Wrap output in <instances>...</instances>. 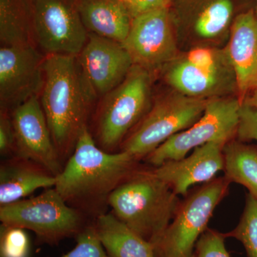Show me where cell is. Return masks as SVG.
I'll use <instances>...</instances> for the list:
<instances>
[{
	"mask_svg": "<svg viewBox=\"0 0 257 257\" xmlns=\"http://www.w3.org/2000/svg\"><path fill=\"white\" fill-rule=\"evenodd\" d=\"M186 60L199 68L211 72H219L215 54L209 49L204 47L194 49L187 54Z\"/></svg>",
	"mask_w": 257,
	"mask_h": 257,
	"instance_id": "29",
	"label": "cell"
},
{
	"mask_svg": "<svg viewBox=\"0 0 257 257\" xmlns=\"http://www.w3.org/2000/svg\"><path fill=\"white\" fill-rule=\"evenodd\" d=\"M148 71L134 65L122 82L104 97L96 119L95 143L117 152L128 133L147 114L150 93Z\"/></svg>",
	"mask_w": 257,
	"mask_h": 257,
	"instance_id": "5",
	"label": "cell"
},
{
	"mask_svg": "<svg viewBox=\"0 0 257 257\" xmlns=\"http://www.w3.org/2000/svg\"><path fill=\"white\" fill-rule=\"evenodd\" d=\"M57 178L42 166L14 155L0 166V207L26 199L37 189L55 187Z\"/></svg>",
	"mask_w": 257,
	"mask_h": 257,
	"instance_id": "16",
	"label": "cell"
},
{
	"mask_svg": "<svg viewBox=\"0 0 257 257\" xmlns=\"http://www.w3.org/2000/svg\"><path fill=\"white\" fill-rule=\"evenodd\" d=\"M94 222L96 234L109 257H156L153 245L112 213H103Z\"/></svg>",
	"mask_w": 257,
	"mask_h": 257,
	"instance_id": "18",
	"label": "cell"
},
{
	"mask_svg": "<svg viewBox=\"0 0 257 257\" xmlns=\"http://www.w3.org/2000/svg\"><path fill=\"white\" fill-rule=\"evenodd\" d=\"M140 162L126 152L103 150L87 126L56 177L55 188L69 206L95 219L105 213L111 193L141 167Z\"/></svg>",
	"mask_w": 257,
	"mask_h": 257,
	"instance_id": "1",
	"label": "cell"
},
{
	"mask_svg": "<svg viewBox=\"0 0 257 257\" xmlns=\"http://www.w3.org/2000/svg\"><path fill=\"white\" fill-rule=\"evenodd\" d=\"M77 57L92 101L119 86L135 65L122 44L92 33Z\"/></svg>",
	"mask_w": 257,
	"mask_h": 257,
	"instance_id": "10",
	"label": "cell"
},
{
	"mask_svg": "<svg viewBox=\"0 0 257 257\" xmlns=\"http://www.w3.org/2000/svg\"><path fill=\"white\" fill-rule=\"evenodd\" d=\"M16 140L17 156L31 160L57 177L63 170L38 96L13 109L11 115Z\"/></svg>",
	"mask_w": 257,
	"mask_h": 257,
	"instance_id": "13",
	"label": "cell"
},
{
	"mask_svg": "<svg viewBox=\"0 0 257 257\" xmlns=\"http://www.w3.org/2000/svg\"><path fill=\"white\" fill-rule=\"evenodd\" d=\"M45 55L36 45L2 46L0 49V99L2 109L16 108L42 92L45 82Z\"/></svg>",
	"mask_w": 257,
	"mask_h": 257,
	"instance_id": "11",
	"label": "cell"
},
{
	"mask_svg": "<svg viewBox=\"0 0 257 257\" xmlns=\"http://www.w3.org/2000/svg\"><path fill=\"white\" fill-rule=\"evenodd\" d=\"M236 136L243 143L257 141V113L246 102H241Z\"/></svg>",
	"mask_w": 257,
	"mask_h": 257,
	"instance_id": "27",
	"label": "cell"
},
{
	"mask_svg": "<svg viewBox=\"0 0 257 257\" xmlns=\"http://www.w3.org/2000/svg\"><path fill=\"white\" fill-rule=\"evenodd\" d=\"M30 243L25 229L1 224L0 257H29Z\"/></svg>",
	"mask_w": 257,
	"mask_h": 257,
	"instance_id": "24",
	"label": "cell"
},
{
	"mask_svg": "<svg viewBox=\"0 0 257 257\" xmlns=\"http://www.w3.org/2000/svg\"><path fill=\"white\" fill-rule=\"evenodd\" d=\"M242 243L247 257H257V199L247 194L239 223L234 229L224 234Z\"/></svg>",
	"mask_w": 257,
	"mask_h": 257,
	"instance_id": "23",
	"label": "cell"
},
{
	"mask_svg": "<svg viewBox=\"0 0 257 257\" xmlns=\"http://www.w3.org/2000/svg\"><path fill=\"white\" fill-rule=\"evenodd\" d=\"M152 169L141 167L111 193L112 214L156 248L181 204Z\"/></svg>",
	"mask_w": 257,
	"mask_h": 257,
	"instance_id": "3",
	"label": "cell"
},
{
	"mask_svg": "<svg viewBox=\"0 0 257 257\" xmlns=\"http://www.w3.org/2000/svg\"><path fill=\"white\" fill-rule=\"evenodd\" d=\"M224 146L216 142L206 144L181 160L167 161L152 167V171L177 195H187L193 186L211 182L224 171Z\"/></svg>",
	"mask_w": 257,
	"mask_h": 257,
	"instance_id": "14",
	"label": "cell"
},
{
	"mask_svg": "<svg viewBox=\"0 0 257 257\" xmlns=\"http://www.w3.org/2000/svg\"><path fill=\"white\" fill-rule=\"evenodd\" d=\"M34 41L45 55L78 56L88 40L77 0H31Z\"/></svg>",
	"mask_w": 257,
	"mask_h": 257,
	"instance_id": "9",
	"label": "cell"
},
{
	"mask_svg": "<svg viewBox=\"0 0 257 257\" xmlns=\"http://www.w3.org/2000/svg\"><path fill=\"white\" fill-rule=\"evenodd\" d=\"M228 57L239 92L244 95L254 91L257 88V15L251 10L235 20Z\"/></svg>",
	"mask_w": 257,
	"mask_h": 257,
	"instance_id": "15",
	"label": "cell"
},
{
	"mask_svg": "<svg viewBox=\"0 0 257 257\" xmlns=\"http://www.w3.org/2000/svg\"><path fill=\"white\" fill-rule=\"evenodd\" d=\"M246 103L257 113V88L253 91L252 97Z\"/></svg>",
	"mask_w": 257,
	"mask_h": 257,
	"instance_id": "31",
	"label": "cell"
},
{
	"mask_svg": "<svg viewBox=\"0 0 257 257\" xmlns=\"http://www.w3.org/2000/svg\"><path fill=\"white\" fill-rule=\"evenodd\" d=\"M2 46L35 45L31 0H0Z\"/></svg>",
	"mask_w": 257,
	"mask_h": 257,
	"instance_id": "19",
	"label": "cell"
},
{
	"mask_svg": "<svg viewBox=\"0 0 257 257\" xmlns=\"http://www.w3.org/2000/svg\"><path fill=\"white\" fill-rule=\"evenodd\" d=\"M226 238L224 234L208 228L198 240L193 257H230L225 246Z\"/></svg>",
	"mask_w": 257,
	"mask_h": 257,
	"instance_id": "26",
	"label": "cell"
},
{
	"mask_svg": "<svg viewBox=\"0 0 257 257\" xmlns=\"http://www.w3.org/2000/svg\"><path fill=\"white\" fill-rule=\"evenodd\" d=\"M75 239L73 249L60 257H109L99 241L93 221Z\"/></svg>",
	"mask_w": 257,
	"mask_h": 257,
	"instance_id": "25",
	"label": "cell"
},
{
	"mask_svg": "<svg viewBox=\"0 0 257 257\" xmlns=\"http://www.w3.org/2000/svg\"><path fill=\"white\" fill-rule=\"evenodd\" d=\"M87 30L123 44L131 28L133 17L121 0H77Z\"/></svg>",
	"mask_w": 257,
	"mask_h": 257,
	"instance_id": "17",
	"label": "cell"
},
{
	"mask_svg": "<svg viewBox=\"0 0 257 257\" xmlns=\"http://www.w3.org/2000/svg\"><path fill=\"white\" fill-rule=\"evenodd\" d=\"M122 45L134 64L148 72L173 60L177 45L167 8L134 18Z\"/></svg>",
	"mask_w": 257,
	"mask_h": 257,
	"instance_id": "12",
	"label": "cell"
},
{
	"mask_svg": "<svg viewBox=\"0 0 257 257\" xmlns=\"http://www.w3.org/2000/svg\"><path fill=\"white\" fill-rule=\"evenodd\" d=\"M16 152V140L12 116L6 109L0 114V154L2 156H14Z\"/></svg>",
	"mask_w": 257,
	"mask_h": 257,
	"instance_id": "28",
	"label": "cell"
},
{
	"mask_svg": "<svg viewBox=\"0 0 257 257\" xmlns=\"http://www.w3.org/2000/svg\"><path fill=\"white\" fill-rule=\"evenodd\" d=\"M87 217L69 206L55 187L0 207L1 224L30 230L36 236V243L51 246L69 238L75 239L90 224Z\"/></svg>",
	"mask_w": 257,
	"mask_h": 257,
	"instance_id": "4",
	"label": "cell"
},
{
	"mask_svg": "<svg viewBox=\"0 0 257 257\" xmlns=\"http://www.w3.org/2000/svg\"><path fill=\"white\" fill-rule=\"evenodd\" d=\"M43 68L42 109L59 156L65 164L87 126L92 101L83 82L77 56L45 55Z\"/></svg>",
	"mask_w": 257,
	"mask_h": 257,
	"instance_id": "2",
	"label": "cell"
},
{
	"mask_svg": "<svg viewBox=\"0 0 257 257\" xmlns=\"http://www.w3.org/2000/svg\"><path fill=\"white\" fill-rule=\"evenodd\" d=\"M224 177L239 184L257 199V147L231 141L224 147Z\"/></svg>",
	"mask_w": 257,
	"mask_h": 257,
	"instance_id": "20",
	"label": "cell"
},
{
	"mask_svg": "<svg viewBox=\"0 0 257 257\" xmlns=\"http://www.w3.org/2000/svg\"><path fill=\"white\" fill-rule=\"evenodd\" d=\"M170 0H128L126 3L133 18L138 15L167 8Z\"/></svg>",
	"mask_w": 257,
	"mask_h": 257,
	"instance_id": "30",
	"label": "cell"
},
{
	"mask_svg": "<svg viewBox=\"0 0 257 257\" xmlns=\"http://www.w3.org/2000/svg\"><path fill=\"white\" fill-rule=\"evenodd\" d=\"M166 79L181 94L191 97L204 98L221 85L220 72L199 68L187 60L174 64Z\"/></svg>",
	"mask_w": 257,
	"mask_h": 257,
	"instance_id": "21",
	"label": "cell"
},
{
	"mask_svg": "<svg viewBox=\"0 0 257 257\" xmlns=\"http://www.w3.org/2000/svg\"><path fill=\"white\" fill-rule=\"evenodd\" d=\"M241 102L238 99H214L195 122L174 135L144 160L157 167L170 160H181L194 149L207 143L227 144L236 135Z\"/></svg>",
	"mask_w": 257,
	"mask_h": 257,
	"instance_id": "8",
	"label": "cell"
},
{
	"mask_svg": "<svg viewBox=\"0 0 257 257\" xmlns=\"http://www.w3.org/2000/svg\"><path fill=\"white\" fill-rule=\"evenodd\" d=\"M121 1L124 2L125 3H126L128 1V0H121Z\"/></svg>",
	"mask_w": 257,
	"mask_h": 257,
	"instance_id": "32",
	"label": "cell"
},
{
	"mask_svg": "<svg viewBox=\"0 0 257 257\" xmlns=\"http://www.w3.org/2000/svg\"><path fill=\"white\" fill-rule=\"evenodd\" d=\"M229 184L224 177L214 179L181 202L155 248V256L193 257L198 240L207 231L214 210L227 194Z\"/></svg>",
	"mask_w": 257,
	"mask_h": 257,
	"instance_id": "7",
	"label": "cell"
},
{
	"mask_svg": "<svg viewBox=\"0 0 257 257\" xmlns=\"http://www.w3.org/2000/svg\"><path fill=\"white\" fill-rule=\"evenodd\" d=\"M208 101L182 94L161 99L126 137L119 151L145 160L169 139L192 126L204 113Z\"/></svg>",
	"mask_w": 257,
	"mask_h": 257,
	"instance_id": "6",
	"label": "cell"
},
{
	"mask_svg": "<svg viewBox=\"0 0 257 257\" xmlns=\"http://www.w3.org/2000/svg\"><path fill=\"white\" fill-rule=\"evenodd\" d=\"M233 14L231 0H214L198 17L195 30L203 38H213L220 35L229 25Z\"/></svg>",
	"mask_w": 257,
	"mask_h": 257,
	"instance_id": "22",
	"label": "cell"
}]
</instances>
